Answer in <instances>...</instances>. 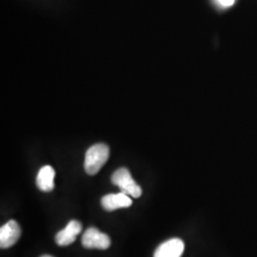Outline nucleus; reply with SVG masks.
Here are the masks:
<instances>
[{"instance_id": "f257e3e1", "label": "nucleus", "mask_w": 257, "mask_h": 257, "mask_svg": "<svg viewBox=\"0 0 257 257\" xmlns=\"http://www.w3.org/2000/svg\"><path fill=\"white\" fill-rule=\"evenodd\" d=\"M110 156V149L103 144L98 143L88 149L85 156L84 168L88 175H96L102 167L105 165Z\"/></svg>"}, {"instance_id": "f03ea898", "label": "nucleus", "mask_w": 257, "mask_h": 257, "mask_svg": "<svg viewBox=\"0 0 257 257\" xmlns=\"http://www.w3.org/2000/svg\"><path fill=\"white\" fill-rule=\"evenodd\" d=\"M111 182L117 186L122 193L128 194L134 198H138L142 194V189L134 178L126 168H120L113 173L111 176Z\"/></svg>"}, {"instance_id": "7ed1b4c3", "label": "nucleus", "mask_w": 257, "mask_h": 257, "mask_svg": "<svg viewBox=\"0 0 257 257\" xmlns=\"http://www.w3.org/2000/svg\"><path fill=\"white\" fill-rule=\"evenodd\" d=\"M82 245L85 248L107 249L110 248V238L108 234L101 232L96 228H89L82 235Z\"/></svg>"}, {"instance_id": "20e7f679", "label": "nucleus", "mask_w": 257, "mask_h": 257, "mask_svg": "<svg viewBox=\"0 0 257 257\" xmlns=\"http://www.w3.org/2000/svg\"><path fill=\"white\" fill-rule=\"evenodd\" d=\"M21 235V229L16 220H10L0 229V247L11 248L14 246Z\"/></svg>"}, {"instance_id": "39448f33", "label": "nucleus", "mask_w": 257, "mask_h": 257, "mask_svg": "<svg viewBox=\"0 0 257 257\" xmlns=\"http://www.w3.org/2000/svg\"><path fill=\"white\" fill-rule=\"evenodd\" d=\"M82 225L77 220L70 221L67 227L60 231H58L55 235V242L58 246H68L73 244L76 236L81 232Z\"/></svg>"}, {"instance_id": "423d86ee", "label": "nucleus", "mask_w": 257, "mask_h": 257, "mask_svg": "<svg viewBox=\"0 0 257 257\" xmlns=\"http://www.w3.org/2000/svg\"><path fill=\"white\" fill-rule=\"evenodd\" d=\"M133 204L131 197L126 193H110L103 196L101 206L107 211H115L122 208H128Z\"/></svg>"}, {"instance_id": "0eeeda50", "label": "nucleus", "mask_w": 257, "mask_h": 257, "mask_svg": "<svg viewBox=\"0 0 257 257\" xmlns=\"http://www.w3.org/2000/svg\"><path fill=\"white\" fill-rule=\"evenodd\" d=\"M185 245L181 239H170L156 248L154 257H181Z\"/></svg>"}, {"instance_id": "6e6552de", "label": "nucleus", "mask_w": 257, "mask_h": 257, "mask_svg": "<svg viewBox=\"0 0 257 257\" xmlns=\"http://www.w3.org/2000/svg\"><path fill=\"white\" fill-rule=\"evenodd\" d=\"M55 170L51 166H45L40 169L37 177L38 189L42 192H52L55 188Z\"/></svg>"}, {"instance_id": "1a4fd4ad", "label": "nucleus", "mask_w": 257, "mask_h": 257, "mask_svg": "<svg viewBox=\"0 0 257 257\" xmlns=\"http://www.w3.org/2000/svg\"><path fill=\"white\" fill-rule=\"evenodd\" d=\"M223 7H230L234 4L235 0H216Z\"/></svg>"}, {"instance_id": "9d476101", "label": "nucleus", "mask_w": 257, "mask_h": 257, "mask_svg": "<svg viewBox=\"0 0 257 257\" xmlns=\"http://www.w3.org/2000/svg\"><path fill=\"white\" fill-rule=\"evenodd\" d=\"M40 257H54V256H52V255H42V256H40Z\"/></svg>"}]
</instances>
